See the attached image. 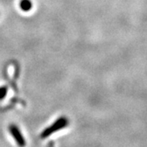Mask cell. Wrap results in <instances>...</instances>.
<instances>
[{"label": "cell", "instance_id": "5b68a950", "mask_svg": "<svg viewBox=\"0 0 147 147\" xmlns=\"http://www.w3.org/2000/svg\"><path fill=\"white\" fill-rule=\"evenodd\" d=\"M47 147H54V142H50L47 144Z\"/></svg>", "mask_w": 147, "mask_h": 147}, {"label": "cell", "instance_id": "7a4b0ae2", "mask_svg": "<svg viewBox=\"0 0 147 147\" xmlns=\"http://www.w3.org/2000/svg\"><path fill=\"white\" fill-rule=\"evenodd\" d=\"M8 130L10 131V133L11 134V136L13 137V139L15 140V142H16L17 146L19 147H26V142L25 137H23L22 133H21V130L19 129V127L15 125V124H11Z\"/></svg>", "mask_w": 147, "mask_h": 147}, {"label": "cell", "instance_id": "6da1fadb", "mask_svg": "<svg viewBox=\"0 0 147 147\" xmlns=\"http://www.w3.org/2000/svg\"><path fill=\"white\" fill-rule=\"evenodd\" d=\"M69 120L65 116H61L58 119L55 121L51 126L46 127L43 131H42L40 137L42 139H46L48 137H50L51 135H53V133L57 132L61 129H63L65 127L68 126Z\"/></svg>", "mask_w": 147, "mask_h": 147}, {"label": "cell", "instance_id": "277c9868", "mask_svg": "<svg viewBox=\"0 0 147 147\" xmlns=\"http://www.w3.org/2000/svg\"><path fill=\"white\" fill-rule=\"evenodd\" d=\"M7 94V87L6 86L0 87V100H3Z\"/></svg>", "mask_w": 147, "mask_h": 147}, {"label": "cell", "instance_id": "3957f363", "mask_svg": "<svg viewBox=\"0 0 147 147\" xmlns=\"http://www.w3.org/2000/svg\"><path fill=\"white\" fill-rule=\"evenodd\" d=\"M32 2L30 0H21L20 2V7L24 11H29L32 9Z\"/></svg>", "mask_w": 147, "mask_h": 147}]
</instances>
